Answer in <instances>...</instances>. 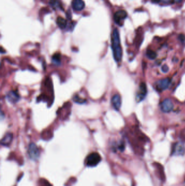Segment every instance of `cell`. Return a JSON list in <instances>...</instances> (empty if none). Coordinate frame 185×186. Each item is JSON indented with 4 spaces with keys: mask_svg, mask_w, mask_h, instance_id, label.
Segmentation results:
<instances>
[{
    "mask_svg": "<svg viewBox=\"0 0 185 186\" xmlns=\"http://www.w3.org/2000/svg\"><path fill=\"white\" fill-rule=\"evenodd\" d=\"M111 48L115 61L119 63L122 58V49L121 45L119 31L116 29L113 31L111 37Z\"/></svg>",
    "mask_w": 185,
    "mask_h": 186,
    "instance_id": "obj_1",
    "label": "cell"
},
{
    "mask_svg": "<svg viewBox=\"0 0 185 186\" xmlns=\"http://www.w3.org/2000/svg\"><path fill=\"white\" fill-rule=\"evenodd\" d=\"M102 158L98 153H92L86 157L85 164L87 167H96L100 162Z\"/></svg>",
    "mask_w": 185,
    "mask_h": 186,
    "instance_id": "obj_2",
    "label": "cell"
},
{
    "mask_svg": "<svg viewBox=\"0 0 185 186\" xmlns=\"http://www.w3.org/2000/svg\"><path fill=\"white\" fill-rule=\"evenodd\" d=\"M28 153L29 157L33 161L38 160L40 156V153L38 146L36 145V144L32 143L29 145Z\"/></svg>",
    "mask_w": 185,
    "mask_h": 186,
    "instance_id": "obj_3",
    "label": "cell"
},
{
    "mask_svg": "<svg viewBox=\"0 0 185 186\" xmlns=\"http://www.w3.org/2000/svg\"><path fill=\"white\" fill-rule=\"evenodd\" d=\"M171 80L169 78H164L159 80L155 83V88L157 91H162L167 89L170 85Z\"/></svg>",
    "mask_w": 185,
    "mask_h": 186,
    "instance_id": "obj_4",
    "label": "cell"
},
{
    "mask_svg": "<svg viewBox=\"0 0 185 186\" xmlns=\"http://www.w3.org/2000/svg\"><path fill=\"white\" fill-rule=\"evenodd\" d=\"M147 93V85L144 82L141 83L139 90L138 91V94L136 95V101L138 102L142 101L146 97Z\"/></svg>",
    "mask_w": 185,
    "mask_h": 186,
    "instance_id": "obj_5",
    "label": "cell"
},
{
    "mask_svg": "<svg viewBox=\"0 0 185 186\" xmlns=\"http://www.w3.org/2000/svg\"><path fill=\"white\" fill-rule=\"evenodd\" d=\"M127 13L124 10H119L116 12L114 14V19L115 22L119 25H122V21L127 16Z\"/></svg>",
    "mask_w": 185,
    "mask_h": 186,
    "instance_id": "obj_6",
    "label": "cell"
},
{
    "mask_svg": "<svg viewBox=\"0 0 185 186\" xmlns=\"http://www.w3.org/2000/svg\"><path fill=\"white\" fill-rule=\"evenodd\" d=\"M185 153V148L181 143H176L174 144L172 150V155L176 156H182Z\"/></svg>",
    "mask_w": 185,
    "mask_h": 186,
    "instance_id": "obj_7",
    "label": "cell"
},
{
    "mask_svg": "<svg viewBox=\"0 0 185 186\" xmlns=\"http://www.w3.org/2000/svg\"><path fill=\"white\" fill-rule=\"evenodd\" d=\"M174 107V105L172 101L169 99H166L162 102L161 104V110L164 113H169L171 111Z\"/></svg>",
    "mask_w": 185,
    "mask_h": 186,
    "instance_id": "obj_8",
    "label": "cell"
},
{
    "mask_svg": "<svg viewBox=\"0 0 185 186\" xmlns=\"http://www.w3.org/2000/svg\"><path fill=\"white\" fill-rule=\"evenodd\" d=\"M111 103H112V105L113 106L115 110H116L117 111L119 110L121 108V104H122L121 96L119 95V94H116L114 95L111 99Z\"/></svg>",
    "mask_w": 185,
    "mask_h": 186,
    "instance_id": "obj_9",
    "label": "cell"
},
{
    "mask_svg": "<svg viewBox=\"0 0 185 186\" xmlns=\"http://www.w3.org/2000/svg\"><path fill=\"white\" fill-rule=\"evenodd\" d=\"M85 6V2L83 0H73L72 2V7L75 11H81L84 8Z\"/></svg>",
    "mask_w": 185,
    "mask_h": 186,
    "instance_id": "obj_10",
    "label": "cell"
},
{
    "mask_svg": "<svg viewBox=\"0 0 185 186\" xmlns=\"http://www.w3.org/2000/svg\"><path fill=\"white\" fill-rule=\"evenodd\" d=\"M7 99L12 104H15L19 101L20 97L17 92L15 91H10L7 93Z\"/></svg>",
    "mask_w": 185,
    "mask_h": 186,
    "instance_id": "obj_11",
    "label": "cell"
},
{
    "mask_svg": "<svg viewBox=\"0 0 185 186\" xmlns=\"http://www.w3.org/2000/svg\"><path fill=\"white\" fill-rule=\"evenodd\" d=\"M13 134L12 133H7L1 140V145L5 146H8L12 142Z\"/></svg>",
    "mask_w": 185,
    "mask_h": 186,
    "instance_id": "obj_12",
    "label": "cell"
},
{
    "mask_svg": "<svg viewBox=\"0 0 185 186\" xmlns=\"http://www.w3.org/2000/svg\"><path fill=\"white\" fill-rule=\"evenodd\" d=\"M57 24L60 29H65L66 27V20L62 17L59 16L57 18Z\"/></svg>",
    "mask_w": 185,
    "mask_h": 186,
    "instance_id": "obj_13",
    "label": "cell"
},
{
    "mask_svg": "<svg viewBox=\"0 0 185 186\" xmlns=\"http://www.w3.org/2000/svg\"><path fill=\"white\" fill-rule=\"evenodd\" d=\"M52 62L56 65H59L61 63V56L59 53L54 54L52 57Z\"/></svg>",
    "mask_w": 185,
    "mask_h": 186,
    "instance_id": "obj_14",
    "label": "cell"
},
{
    "mask_svg": "<svg viewBox=\"0 0 185 186\" xmlns=\"http://www.w3.org/2000/svg\"><path fill=\"white\" fill-rule=\"evenodd\" d=\"M146 56L149 59L153 60L157 57V53L152 50H148L146 52Z\"/></svg>",
    "mask_w": 185,
    "mask_h": 186,
    "instance_id": "obj_15",
    "label": "cell"
},
{
    "mask_svg": "<svg viewBox=\"0 0 185 186\" xmlns=\"http://www.w3.org/2000/svg\"><path fill=\"white\" fill-rule=\"evenodd\" d=\"M49 5H51V7L54 9H56L60 7V3L57 0H51L49 1Z\"/></svg>",
    "mask_w": 185,
    "mask_h": 186,
    "instance_id": "obj_16",
    "label": "cell"
},
{
    "mask_svg": "<svg viewBox=\"0 0 185 186\" xmlns=\"http://www.w3.org/2000/svg\"><path fill=\"white\" fill-rule=\"evenodd\" d=\"M73 101L76 103H78L79 104H83L86 102V100L81 99V97L78 95H75L73 97Z\"/></svg>",
    "mask_w": 185,
    "mask_h": 186,
    "instance_id": "obj_17",
    "label": "cell"
},
{
    "mask_svg": "<svg viewBox=\"0 0 185 186\" xmlns=\"http://www.w3.org/2000/svg\"><path fill=\"white\" fill-rule=\"evenodd\" d=\"M169 67L166 64H164L161 67L162 71L164 73H167L169 71Z\"/></svg>",
    "mask_w": 185,
    "mask_h": 186,
    "instance_id": "obj_18",
    "label": "cell"
},
{
    "mask_svg": "<svg viewBox=\"0 0 185 186\" xmlns=\"http://www.w3.org/2000/svg\"><path fill=\"white\" fill-rule=\"evenodd\" d=\"M178 38L180 40L181 42H184L185 41V35L182 34H181L179 35Z\"/></svg>",
    "mask_w": 185,
    "mask_h": 186,
    "instance_id": "obj_19",
    "label": "cell"
},
{
    "mask_svg": "<svg viewBox=\"0 0 185 186\" xmlns=\"http://www.w3.org/2000/svg\"><path fill=\"white\" fill-rule=\"evenodd\" d=\"M161 1V0H152V2L154 3H159Z\"/></svg>",
    "mask_w": 185,
    "mask_h": 186,
    "instance_id": "obj_20",
    "label": "cell"
},
{
    "mask_svg": "<svg viewBox=\"0 0 185 186\" xmlns=\"http://www.w3.org/2000/svg\"><path fill=\"white\" fill-rule=\"evenodd\" d=\"M161 1L163 2L166 3H169L171 1V0H161Z\"/></svg>",
    "mask_w": 185,
    "mask_h": 186,
    "instance_id": "obj_21",
    "label": "cell"
},
{
    "mask_svg": "<svg viewBox=\"0 0 185 186\" xmlns=\"http://www.w3.org/2000/svg\"><path fill=\"white\" fill-rule=\"evenodd\" d=\"M182 0H173V1L176 3H180Z\"/></svg>",
    "mask_w": 185,
    "mask_h": 186,
    "instance_id": "obj_22",
    "label": "cell"
}]
</instances>
